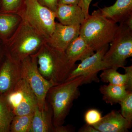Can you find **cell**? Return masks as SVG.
<instances>
[{"label":"cell","instance_id":"obj_1","mask_svg":"<svg viewBox=\"0 0 132 132\" xmlns=\"http://www.w3.org/2000/svg\"><path fill=\"white\" fill-rule=\"evenodd\" d=\"M34 54L40 73L55 85L65 82L77 65L69 61L65 52L52 47L46 42Z\"/></svg>","mask_w":132,"mask_h":132},{"label":"cell","instance_id":"obj_2","mask_svg":"<svg viewBox=\"0 0 132 132\" xmlns=\"http://www.w3.org/2000/svg\"><path fill=\"white\" fill-rule=\"evenodd\" d=\"M84 79L80 76L53 86L48 90L46 100L52 110L54 127L64 124L73 101L79 96V87L82 86Z\"/></svg>","mask_w":132,"mask_h":132},{"label":"cell","instance_id":"obj_3","mask_svg":"<svg viewBox=\"0 0 132 132\" xmlns=\"http://www.w3.org/2000/svg\"><path fill=\"white\" fill-rule=\"evenodd\" d=\"M118 27L115 22L94 12L81 24L79 35L96 52L110 44Z\"/></svg>","mask_w":132,"mask_h":132},{"label":"cell","instance_id":"obj_4","mask_svg":"<svg viewBox=\"0 0 132 132\" xmlns=\"http://www.w3.org/2000/svg\"><path fill=\"white\" fill-rule=\"evenodd\" d=\"M45 42V38L22 19L14 32L4 43L8 53L21 62L35 54Z\"/></svg>","mask_w":132,"mask_h":132},{"label":"cell","instance_id":"obj_5","mask_svg":"<svg viewBox=\"0 0 132 132\" xmlns=\"http://www.w3.org/2000/svg\"><path fill=\"white\" fill-rule=\"evenodd\" d=\"M24 3V9L18 13L46 40L47 39L55 27V12L40 5L37 0H25Z\"/></svg>","mask_w":132,"mask_h":132},{"label":"cell","instance_id":"obj_6","mask_svg":"<svg viewBox=\"0 0 132 132\" xmlns=\"http://www.w3.org/2000/svg\"><path fill=\"white\" fill-rule=\"evenodd\" d=\"M110 44L103 61L109 68H122L126 64L127 59L132 56V29L123 22L120 23Z\"/></svg>","mask_w":132,"mask_h":132},{"label":"cell","instance_id":"obj_7","mask_svg":"<svg viewBox=\"0 0 132 132\" xmlns=\"http://www.w3.org/2000/svg\"><path fill=\"white\" fill-rule=\"evenodd\" d=\"M21 64L22 78L28 83L36 97L39 108L43 110L47 104L46 99L48 90L55 85L47 80L40 73L34 54L22 61Z\"/></svg>","mask_w":132,"mask_h":132},{"label":"cell","instance_id":"obj_8","mask_svg":"<svg viewBox=\"0 0 132 132\" xmlns=\"http://www.w3.org/2000/svg\"><path fill=\"white\" fill-rule=\"evenodd\" d=\"M5 94L15 116L33 113L36 106L38 105L36 97L23 78L12 90Z\"/></svg>","mask_w":132,"mask_h":132},{"label":"cell","instance_id":"obj_9","mask_svg":"<svg viewBox=\"0 0 132 132\" xmlns=\"http://www.w3.org/2000/svg\"><path fill=\"white\" fill-rule=\"evenodd\" d=\"M108 48L109 45H107L81 61L80 64L77 65L71 71L66 81L82 76L84 79L82 85L93 82H100V79L98 77L99 72L110 68L103 60V57Z\"/></svg>","mask_w":132,"mask_h":132},{"label":"cell","instance_id":"obj_10","mask_svg":"<svg viewBox=\"0 0 132 132\" xmlns=\"http://www.w3.org/2000/svg\"><path fill=\"white\" fill-rule=\"evenodd\" d=\"M22 78L21 62L13 59L6 52L0 68V93H7Z\"/></svg>","mask_w":132,"mask_h":132},{"label":"cell","instance_id":"obj_11","mask_svg":"<svg viewBox=\"0 0 132 132\" xmlns=\"http://www.w3.org/2000/svg\"><path fill=\"white\" fill-rule=\"evenodd\" d=\"M80 25H64L56 22L54 31L46 42L55 49L65 52L80 34Z\"/></svg>","mask_w":132,"mask_h":132},{"label":"cell","instance_id":"obj_12","mask_svg":"<svg viewBox=\"0 0 132 132\" xmlns=\"http://www.w3.org/2000/svg\"><path fill=\"white\" fill-rule=\"evenodd\" d=\"M93 126L100 132H127L131 128L132 123L119 112L113 110Z\"/></svg>","mask_w":132,"mask_h":132},{"label":"cell","instance_id":"obj_13","mask_svg":"<svg viewBox=\"0 0 132 132\" xmlns=\"http://www.w3.org/2000/svg\"><path fill=\"white\" fill-rule=\"evenodd\" d=\"M94 12L116 23H120L132 15V0H117L112 6Z\"/></svg>","mask_w":132,"mask_h":132},{"label":"cell","instance_id":"obj_14","mask_svg":"<svg viewBox=\"0 0 132 132\" xmlns=\"http://www.w3.org/2000/svg\"><path fill=\"white\" fill-rule=\"evenodd\" d=\"M55 14L60 23L64 25H81L86 19L79 5L59 4Z\"/></svg>","mask_w":132,"mask_h":132},{"label":"cell","instance_id":"obj_15","mask_svg":"<svg viewBox=\"0 0 132 132\" xmlns=\"http://www.w3.org/2000/svg\"><path fill=\"white\" fill-rule=\"evenodd\" d=\"M53 123V112L47 102L45 108L40 110L38 105L33 112L32 120L29 132H54Z\"/></svg>","mask_w":132,"mask_h":132},{"label":"cell","instance_id":"obj_16","mask_svg":"<svg viewBox=\"0 0 132 132\" xmlns=\"http://www.w3.org/2000/svg\"><path fill=\"white\" fill-rule=\"evenodd\" d=\"M125 74H122L117 69L110 68L103 70L100 75L102 81L111 85L123 86L129 92L132 91V66H124Z\"/></svg>","mask_w":132,"mask_h":132},{"label":"cell","instance_id":"obj_17","mask_svg":"<svg viewBox=\"0 0 132 132\" xmlns=\"http://www.w3.org/2000/svg\"><path fill=\"white\" fill-rule=\"evenodd\" d=\"M65 52L69 61L73 64H75L78 61H81L94 53L93 50L80 35L71 43Z\"/></svg>","mask_w":132,"mask_h":132},{"label":"cell","instance_id":"obj_18","mask_svg":"<svg viewBox=\"0 0 132 132\" xmlns=\"http://www.w3.org/2000/svg\"><path fill=\"white\" fill-rule=\"evenodd\" d=\"M21 20L18 13L0 11V39L4 43L14 32Z\"/></svg>","mask_w":132,"mask_h":132},{"label":"cell","instance_id":"obj_19","mask_svg":"<svg viewBox=\"0 0 132 132\" xmlns=\"http://www.w3.org/2000/svg\"><path fill=\"white\" fill-rule=\"evenodd\" d=\"M99 90L103 95L104 101L111 105L119 104L130 92L123 86L110 84L101 86Z\"/></svg>","mask_w":132,"mask_h":132},{"label":"cell","instance_id":"obj_20","mask_svg":"<svg viewBox=\"0 0 132 132\" xmlns=\"http://www.w3.org/2000/svg\"><path fill=\"white\" fill-rule=\"evenodd\" d=\"M5 94L0 93V132H10V126L14 116Z\"/></svg>","mask_w":132,"mask_h":132},{"label":"cell","instance_id":"obj_21","mask_svg":"<svg viewBox=\"0 0 132 132\" xmlns=\"http://www.w3.org/2000/svg\"><path fill=\"white\" fill-rule=\"evenodd\" d=\"M33 116V113L14 116L10 126L11 132H29Z\"/></svg>","mask_w":132,"mask_h":132},{"label":"cell","instance_id":"obj_22","mask_svg":"<svg viewBox=\"0 0 132 132\" xmlns=\"http://www.w3.org/2000/svg\"><path fill=\"white\" fill-rule=\"evenodd\" d=\"M121 114L130 123L132 122V92L128 93L125 98L119 103Z\"/></svg>","mask_w":132,"mask_h":132},{"label":"cell","instance_id":"obj_23","mask_svg":"<svg viewBox=\"0 0 132 132\" xmlns=\"http://www.w3.org/2000/svg\"><path fill=\"white\" fill-rule=\"evenodd\" d=\"M23 0H0V10L7 13H15L21 7Z\"/></svg>","mask_w":132,"mask_h":132},{"label":"cell","instance_id":"obj_24","mask_svg":"<svg viewBox=\"0 0 132 132\" xmlns=\"http://www.w3.org/2000/svg\"><path fill=\"white\" fill-rule=\"evenodd\" d=\"M102 117L101 113L98 110L92 109L86 112L84 118L86 124L93 126L98 123Z\"/></svg>","mask_w":132,"mask_h":132},{"label":"cell","instance_id":"obj_25","mask_svg":"<svg viewBox=\"0 0 132 132\" xmlns=\"http://www.w3.org/2000/svg\"><path fill=\"white\" fill-rule=\"evenodd\" d=\"M43 6L49 9L53 12H56L58 5V0H37Z\"/></svg>","mask_w":132,"mask_h":132},{"label":"cell","instance_id":"obj_26","mask_svg":"<svg viewBox=\"0 0 132 132\" xmlns=\"http://www.w3.org/2000/svg\"><path fill=\"white\" fill-rule=\"evenodd\" d=\"M92 0H79V6L82 9L85 13L86 19L90 15L89 14V7Z\"/></svg>","mask_w":132,"mask_h":132},{"label":"cell","instance_id":"obj_27","mask_svg":"<svg viewBox=\"0 0 132 132\" xmlns=\"http://www.w3.org/2000/svg\"><path fill=\"white\" fill-rule=\"evenodd\" d=\"M6 54V50L5 43L0 39V68L5 60Z\"/></svg>","mask_w":132,"mask_h":132},{"label":"cell","instance_id":"obj_28","mask_svg":"<svg viewBox=\"0 0 132 132\" xmlns=\"http://www.w3.org/2000/svg\"><path fill=\"white\" fill-rule=\"evenodd\" d=\"M78 131L79 132H100L93 126L87 125H83L80 128Z\"/></svg>","mask_w":132,"mask_h":132},{"label":"cell","instance_id":"obj_29","mask_svg":"<svg viewBox=\"0 0 132 132\" xmlns=\"http://www.w3.org/2000/svg\"><path fill=\"white\" fill-rule=\"evenodd\" d=\"M54 132H69L72 131V128L69 126H64L63 125L54 127Z\"/></svg>","mask_w":132,"mask_h":132},{"label":"cell","instance_id":"obj_30","mask_svg":"<svg viewBox=\"0 0 132 132\" xmlns=\"http://www.w3.org/2000/svg\"><path fill=\"white\" fill-rule=\"evenodd\" d=\"M79 0H58V4L78 5Z\"/></svg>","mask_w":132,"mask_h":132},{"label":"cell","instance_id":"obj_31","mask_svg":"<svg viewBox=\"0 0 132 132\" xmlns=\"http://www.w3.org/2000/svg\"><path fill=\"white\" fill-rule=\"evenodd\" d=\"M0 11H1V10H0Z\"/></svg>","mask_w":132,"mask_h":132}]
</instances>
